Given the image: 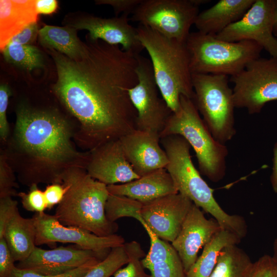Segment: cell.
Wrapping results in <instances>:
<instances>
[{
    "instance_id": "cell-26",
    "label": "cell",
    "mask_w": 277,
    "mask_h": 277,
    "mask_svg": "<svg viewBox=\"0 0 277 277\" xmlns=\"http://www.w3.org/2000/svg\"><path fill=\"white\" fill-rule=\"evenodd\" d=\"M241 240L233 232L222 228L204 247L201 255L186 273V277H209L222 250L227 246L239 244Z\"/></svg>"
},
{
    "instance_id": "cell-15",
    "label": "cell",
    "mask_w": 277,
    "mask_h": 277,
    "mask_svg": "<svg viewBox=\"0 0 277 277\" xmlns=\"http://www.w3.org/2000/svg\"><path fill=\"white\" fill-rule=\"evenodd\" d=\"M104 259L96 252L77 245L49 250L36 246L28 258L16 267L43 275H57L71 271L94 259Z\"/></svg>"
},
{
    "instance_id": "cell-4",
    "label": "cell",
    "mask_w": 277,
    "mask_h": 277,
    "mask_svg": "<svg viewBox=\"0 0 277 277\" xmlns=\"http://www.w3.org/2000/svg\"><path fill=\"white\" fill-rule=\"evenodd\" d=\"M137 36L150 56L161 96L173 112L180 107V96L193 99L190 57L186 45L139 25Z\"/></svg>"
},
{
    "instance_id": "cell-22",
    "label": "cell",
    "mask_w": 277,
    "mask_h": 277,
    "mask_svg": "<svg viewBox=\"0 0 277 277\" xmlns=\"http://www.w3.org/2000/svg\"><path fill=\"white\" fill-rule=\"evenodd\" d=\"M35 1H0V48L28 25L36 22Z\"/></svg>"
},
{
    "instance_id": "cell-6",
    "label": "cell",
    "mask_w": 277,
    "mask_h": 277,
    "mask_svg": "<svg viewBox=\"0 0 277 277\" xmlns=\"http://www.w3.org/2000/svg\"><path fill=\"white\" fill-rule=\"evenodd\" d=\"M172 135L182 136L193 148L202 174L213 182L224 177L227 148L213 137L192 99L181 95L179 109L172 113L160 137Z\"/></svg>"
},
{
    "instance_id": "cell-12",
    "label": "cell",
    "mask_w": 277,
    "mask_h": 277,
    "mask_svg": "<svg viewBox=\"0 0 277 277\" xmlns=\"http://www.w3.org/2000/svg\"><path fill=\"white\" fill-rule=\"evenodd\" d=\"M36 229L35 245L54 246L56 243H72L83 249L92 250L105 259L112 248L125 243L121 235L114 234L100 236L74 226H65L54 215L45 212L32 216Z\"/></svg>"
},
{
    "instance_id": "cell-13",
    "label": "cell",
    "mask_w": 277,
    "mask_h": 277,
    "mask_svg": "<svg viewBox=\"0 0 277 277\" xmlns=\"http://www.w3.org/2000/svg\"><path fill=\"white\" fill-rule=\"evenodd\" d=\"M276 0H255L244 16L215 36L236 42L250 41L277 57V37L273 33Z\"/></svg>"
},
{
    "instance_id": "cell-34",
    "label": "cell",
    "mask_w": 277,
    "mask_h": 277,
    "mask_svg": "<svg viewBox=\"0 0 277 277\" xmlns=\"http://www.w3.org/2000/svg\"><path fill=\"white\" fill-rule=\"evenodd\" d=\"M101 261L102 260L98 259H94L78 268L57 275H43L15 266L10 277H82Z\"/></svg>"
},
{
    "instance_id": "cell-10",
    "label": "cell",
    "mask_w": 277,
    "mask_h": 277,
    "mask_svg": "<svg viewBox=\"0 0 277 277\" xmlns=\"http://www.w3.org/2000/svg\"><path fill=\"white\" fill-rule=\"evenodd\" d=\"M235 108L250 114L261 112L266 103L277 101V57H259L230 77Z\"/></svg>"
},
{
    "instance_id": "cell-3",
    "label": "cell",
    "mask_w": 277,
    "mask_h": 277,
    "mask_svg": "<svg viewBox=\"0 0 277 277\" xmlns=\"http://www.w3.org/2000/svg\"><path fill=\"white\" fill-rule=\"evenodd\" d=\"M62 184L66 192L54 216L62 224L74 226L100 236L115 234L118 225L105 213L109 195L107 186L93 179L85 169L73 168L65 172Z\"/></svg>"
},
{
    "instance_id": "cell-7",
    "label": "cell",
    "mask_w": 277,
    "mask_h": 277,
    "mask_svg": "<svg viewBox=\"0 0 277 277\" xmlns=\"http://www.w3.org/2000/svg\"><path fill=\"white\" fill-rule=\"evenodd\" d=\"M186 45L192 74L234 76L260 57L263 48L250 41L228 42L199 31L190 32Z\"/></svg>"
},
{
    "instance_id": "cell-11",
    "label": "cell",
    "mask_w": 277,
    "mask_h": 277,
    "mask_svg": "<svg viewBox=\"0 0 277 277\" xmlns=\"http://www.w3.org/2000/svg\"><path fill=\"white\" fill-rule=\"evenodd\" d=\"M137 83L129 90L137 112L136 129L160 134L173 112L163 98L156 83L150 59L138 54Z\"/></svg>"
},
{
    "instance_id": "cell-38",
    "label": "cell",
    "mask_w": 277,
    "mask_h": 277,
    "mask_svg": "<svg viewBox=\"0 0 277 277\" xmlns=\"http://www.w3.org/2000/svg\"><path fill=\"white\" fill-rule=\"evenodd\" d=\"M15 262L5 239H0V277H10Z\"/></svg>"
},
{
    "instance_id": "cell-44",
    "label": "cell",
    "mask_w": 277,
    "mask_h": 277,
    "mask_svg": "<svg viewBox=\"0 0 277 277\" xmlns=\"http://www.w3.org/2000/svg\"><path fill=\"white\" fill-rule=\"evenodd\" d=\"M273 33L274 35L276 37L277 36V0H276Z\"/></svg>"
},
{
    "instance_id": "cell-36",
    "label": "cell",
    "mask_w": 277,
    "mask_h": 277,
    "mask_svg": "<svg viewBox=\"0 0 277 277\" xmlns=\"http://www.w3.org/2000/svg\"><path fill=\"white\" fill-rule=\"evenodd\" d=\"M11 93L7 84L0 86V137L3 143H6L10 133L9 126L7 118L8 99Z\"/></svg>"
},
{
    "instance_id": "cell-32",
    "label": "cell",
    "mask_w": 277,
    "mask_h": 277,
    "mask_svg": "<svg viewBox=\"0 0 277 277\" xmlns=\"http://www.w3.org/2000/svg\"><path fill=\"white\" fill-rule=\"evenodd\" d=\"M12 168L8 163L5 154L0 155V199L17 195L18 188Z\"/></svg>"
},
{
    "instance_id": "cell-37",
    "label": "cell",
    "mask_w": 277,
    "mask_h": 277,
    "mask_svg": "<svg viewBox=\"0 0 277 277\" xmlns=\"http://www.w3.org/2000/svg\"><path fill=\"white\" fill-rule=\"evenodd\" d=\"M18 211L17 202L12 197L0 199V239L3 238L7 224Z\"/></svg>"
},
{
    "instance_id": "cell-16",
    "label": "cell",
    "mask_w": 277,
    "mask_h": 277,
    "mask_svg": "<svg viewBox=\"0 0 277 277\" xmlns=\"http://www.w3.org/2000/svg\"><path fill=\"white\" fill-rule=\"evenodd\" d=\"M221 229L214 219H207L200 208L193 204L179 234L171 243L186 273L196 261L200 249Z\"/></svg>"
},
{
    "instance_id": "cell-20",
    "label": "cell",
    "mask_w": 277,
    "mask_h": 277,
    "mask_svg": "<svg viewBox=\"0 0 277 277\" xmlns=\"http://www.w3.org/2000/svg\"><path fill=\"white\" fill-rule=\"evenodd\" d=\"M107 189L109 194L125 196L143 203L179 193L172 176L165 168L129 182L108 185Z\"/></svg>"
},
{
    "instance_id": "cell-25",
    "label": "cell",
    "mask_w": 277,
    "mask_h": 277,
    "mask_svg": "<svg viewBox=\"0 0 277 277\" xmlns=\"http://www.w3.org/2000/svg\"><path fill=\"white\" fill-rule=\"evenodd\" d=\"M77 30L70 26L45 25L39 30V40L47 49H54L73 60H80L86 52L87 44L78 38Z\"/></svg>"
},
{
    "instance_id": "cell-8",
    "label": "cell",
    "mask_w": 277,
    "mask_h": 277,
    "mask_svg": "<svg viewBox=\"0 0 277 277\" xmlns=\"http://www.w3.org/2000/svg\"><path fill=\"white\" fill-rule=\"evenodd\" d=\"M193 101L213 137L225 144L236 133L233 90L229 76L192 74Z\"/></svg>"
},
{
    "instance_id": "cell-40",
    "label": "cell",
    "mask_w": 277,
    "mask_h": 277,
    "mask_svg": "<svg viewBox=\"0 0 277 277\" xmlns=\"http://www.w3.org/2000/svg\"><path fill=\"white\" fill-rule=\"evenodd\" d=\"M142 1V0H99L96 1V3L110 5L113 8L116 15L122 13V14L129 15L132 14Z\"/></svg>"
},
{
    "instance_id": "cell-9",
    "label": "cell",
    "mask_w": 277,
    "mask_h": 277,
    "mask_svg": "<svg viewBox=\"0 0 277 277\" xmlns=\"http://www.w3.org/2000/svg\"><path fill=\"white\" fill-rule=\"evenodd\" d=\"M199 13V6L192 0H142L130 21L186 43Z\"/></svg>"
},
{
    "instance_id": "cell-23",
    "label": "cell",
    "mask_w": 277,
    "mask_h": 277,
    "mask_svg": "<svg viewBox=\"0 0 277 277\" xmlns=\"http://www.w3.org/2000/svg\"><path fill=\"white\" fill-rule=\"evenodd\" d=\"M141 261L150 272V277H186L176 251L167 241L159 240L151 244Z\"/></svg>"
},
{
    "instance_id": "cell-5",
    "label": "cell",
    "mask_w": 277,
    "mask_h": 277,
    "mask_svg": "<svg viewBox=\"0 0 277 277\" xmlns=\"http://www.w3.org/2000/svg\"><path fill=\"white\" fill-rule=\"evenodd\" d=\"M161 144L169 160L165 168L172 176L178 192L211 214L222 229L241 239L245 238L247 233L245 220L239 215L228 214L219 205L213 190L202 177L192 161L191 146L187 141L181 135H172L161 138Z\"/></svg>"
},
{
    "instance_id": "cell-29",
    "label": "cell",
    "mask_w": 277,
    "mask_h": 277,
    "mask_svg": "<svg viewBox=\"0 0 277 277\" xmlns=\"http://www.w3.org/2000/svg\"><path fill=\"white\" fill-rule=\"evenodd\" d=\"M143 205V203L125 196L109 194L105 205L106 216L111 222L121 217H133L143 226L146 224L141 215Z\"/></svg>"
},
{
    "instance_id": "cell-35",
    "label": "cell",
    "mask_w": 277,
    "mask_h": 277,
    "mask_svg": "<svg viewBox=\"0 0 277 277\" xmlns=\"http://www.w3.org/2000/svg\"><path fill=\"white\" fill-rule=\"evenodd\" d=\"M248 277H277V261L268 254L253 262Z\"/></svg>"
},
{
    "instance_id": "cell-30",
    "label": "cell",
    "mask_w": 277,
    "mask_h": 277,
    "mask_svg": "<svg viewBox=\"0 0 277 277\" xmlns=\"http://www.w3.org/2000/svg\"><path fill=\"white\" fill-rule=\"evenodd\" d=\"M129 261L125 243L112 248L108 255L82 277H110Z\"/></svg>"
},
{
    "instance_id": "cell-17",
    "label": "cell",
    "mask_w": 277,
    "mask_h": 277,
    "mask_svg": "<svg viewBox=\"0 0 277 277\" xmlns=\"http://www.w3.org/2000/svg\"><path fill=\"white\" fill-rule=\"evenodd\" d=\"M119 140L126 159L140 177L168 165L159 134L135 129Z\"/></svg>"
},
{
    "instance_id": "cell-41",
    "label": "cell",
    "mask_w": 277,
    "mask_h": 277,
    "mask_svg": "<svg viewBox=\"0 0 277 277\" xmlns=\"http://www.w3.org/2000/svg\"><path fill=\"white\" fill-rule=\"evenodd\" d=\"M39 30L36 22L31 23L12 37L8 44L30 45L36 39L37 35H38Z\"/></svg>"
},
{
    "instance_id": "cell-28",
    "label": "cell",
    "mask_w": 277,
    "mask_h": 277,
    "mask_svg": "<svg viewBox=\"0 0 277 277\" xmlns=\"http://www.w3.org/2000/svg\"><path fill=\"white\" fill-rule=\"evenodd\" d=\"M2 51L7 62L24 69L31 71L44 66L39 50L31 45L8 44Z\"/></svg>"
},
{
    "instance_id": "cell-21",
    "label": "cell",
    "mask_w": 277,
    "mask_h": 277,
    "mask_svg": "<svg viewBox=\"0 0 277 277\" xmlns=\"http://www.w3.org/2000/svg\"><path fill=\"white\" fill-rule=\"evenodd\" d=\"M255 0H220L199 12L194 25L197 31L216 35L240 20Z\"/></svg>"
},
{
    "instance_id": "cell-33",
    "label": "cell",
    "mask_w": 277,
    "mask_h": 277,
    "mask_svg": "<svg viewBox=\"0 0 277 277\" xmlns=\"http://www.w3.org/2000/svg\"><path fill=\"white\" fill-rule=\"evenodd\" d=\"M17 195L21 200L23 207L27 211L40 213L47 209L44 191L36 184L29 187L28 192H19Z\"/></svg>"
},
{
    "instance_id": "cell-14",
    "label": "cell",
    "mask_w": 277,
    "mask_h": 277,
    "mask_svg": "<svg viewBox=\"0 0 277 277\" xmlns=\"http://www.w3.org/2000/svg\"><path fill=\"white\" fill-rule=\"evenodd\" d=\"M143 204L141 215L145 224L159 238L172 243L194 203L177 193Z\"/></svg>"
},
{
    "instance_id": "cell-42",
    "label": "cell",
    "mask_w": 277,
    "mask_h": 277,
    "mask_svg": "<svg viewBox=\"0 0 277 277\" xmlns=\"http://www.w3.org/2000/svg\"><path fill=\"white\" fill-rule=\"evenodd\" d=\"M35 7L38 14H50L56 10L58 3L55 0H36Z\"/></svg>"
},
{
    "instance_id": "cell-2",
    "label": "cell",
    "mask_w": 277,
    "mask_h": 277,
    "mask_svg": "<svg viewBox=\"0 0 277 277\" xmlns=\"http://www.w3.org/2000/svg\"><path fill=\"white\" fill-rule=\"evenodd\" d=\"M75 131L58 110L21 104L16 110L12 135L3 152L21 184H62L66 171L85 169L89 160V151H78L72 143Z\"/></svg>"
},
{
    "instance_id": "cell-43",
    "label": "cell",
    "mask_w": 277,
    "mask_h": 277,
    "mask_svg": "<svg viewBox=\"0 0 277 277\" xmlns=\"http://www.w3.org/2000/svg\"><path fill=\"white\" fill-rule=\"evenodd\" d=\"M270 181L274 192L277 194V142L273 149L272 168Z\"/></svg>"
},
{
    "instance_id": "cell-45",
    "label": "cell",
    "mask_w": 277,
    "mask_h": 277,
    "mask_svg": "<svg viewBox=\"0 0 277 277\" xmlns=\"http://www.w3.org/2000/svg\"><path fill=\"white\" fill-rule=\"evenodd\" d=\"M273 257L277 261V236L274 241L273 245Z\"/></svg>"
},
{
    "instance_id": "cell-18",
    "label": "cell",
    "mask_w": 277,
    "mask_h": 277,
    "mask_svg": "<svg viewBox=\"0 0 277 277\" xmlns=\"http://www.w3.org/2000/svg\"><path fill=\"white\" fill-rule=\"evenodd\" d=\"M129 15L105 18L91 15L83 16L69 26L76 30H86L92 40H102L109 44L121 46L128 51L136 54L144 48L137 36L136 28L129 23Z\"/></svg>"
},
{
    "instance_id": "cell-31",
    "label": "cell",
    "mask_w": 277,
    "mask_h": 277,
    "mask_svg": "<svg viewBox=\"0 0 277 277\" xmlns=\"http://www.w3.org/2000/svg\"><path fill=\"white\" fill-rule=\"evenodd\" d=\"M129 261L127 265L118 269L113 274L114 277H150L146 273L142 263V259L146 254L140 244L133 241L125 243Z\"/></svg>"
},
{
    "instance_id": "cell-39",
    "label": "cell",
    "mask_w": 277,
    "mask_h": 277,
    "mask_svg": "<svg viewBox=\"0 0 277 277\" xmlns=\"http://www.w3.org/2000/svg\"><path fill=\"white\" fill-rule=\"evenodd\" d=\"M66 192V188L63 184L48 185L44 191L47 208L51 209L55 205H58L63 200Z\"/></svg>"
},
{
    "instance_id": "cell-1",
    "label": "cell",
    "mask_w": 277,
    "mask_h": 277,
    "mask_svg": "<svg viewBox=\"0 0 277 277\" xmlns=\"http://www.w3.org/2000/svg\"><path fill=\"white\" fill-rule=\"evenodd\" d=\"M86 44L77 61L47 49L57 71L53 91L78 123L74 141L89 151L136 129L129 90L138 82L140 54L89 37Z\"/></svg>"
},
{
    "instance_id": "cell-19",
    "label": "cell",
    "mask_w": 277,
    "mask_h": 277,
    "mask_svg": "<svg viewBox=\"0 0 277 277\" xmlns=\"http://www.w3.org/2000/svg\"><path fill=\"white\" fill-rule=\"evenodd\" d=\"M85 170L92 177L107 186L125 183L140 177L126 159L120 140L89 151Z\"/></svg>"
},
{
    "instance_id": "cell-27",
    "label": "cell",
    "mask_w": 277,
    "mask_h": 277,
    "mask_svg": "<svg viewBox=\"0 0 277 277\" xmlns=\"http://www.w3.org/2000/svg\"><path fill=\"white\" fill-rule=\"evenodd\" d=\"M237 245H230L222 250L209 277H248L253 262Z\"/></svg>"
},
{
    "instance_id": "cell-24",
    "label": "cell",
    "mask_w": 277,
    "mask_h": 277,
    "mask_svg": "<svg viewBox=\"0 0 277 277\" xmlns=\"http://www.w3.org/2000/svg\"><path fill=\"white\" fill-rule=\"evenodd\" d=\"M3 238L15 261L25 260L36 246L33 219L23 217L18 211L7 224Z\"/></svg>"
}]
</instances>
